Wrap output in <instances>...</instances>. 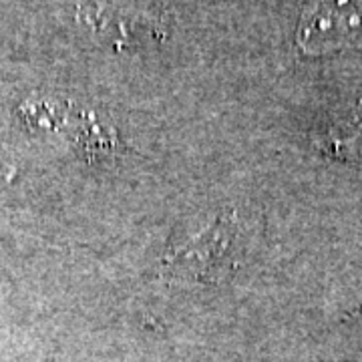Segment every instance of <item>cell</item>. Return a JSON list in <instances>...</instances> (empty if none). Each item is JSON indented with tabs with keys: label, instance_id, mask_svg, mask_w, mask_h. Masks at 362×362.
<instances>
[{
	"label": "cell",
	"instance_id": "6da1fadb",
	"mask_svg": "<svg viewBox=\"0 0 362 362\" xmlns=\"http://www.w3.org/2000/svg\"><path fill=\"white\" fill-rule=\"evenodd\" d=\"M238 233L235 216L223 214L209 230L199 233L185 246L175 247L169 252L168 264L175 274L187 280H218L223 270L232 266V250Z\"/></svg>",
	"mask_w": 362,
	"mask_h": 362
},
{
	"label": "cell",
	"instance_id": "7a4b0ae2",
	"mask_svg": "<svg viewBox=\"0 0 362 362\" xmlns=\"http://www.w3.org/2000/svg\"><path fill=\"white\" fill-rule=\"evenodd\" d=\"M362 26V0H318L300 28V42L312 49H328L349 39Z\"/></svg>",
	"mask_w": 362,
	"mask_h": 362
}]
</instances>
